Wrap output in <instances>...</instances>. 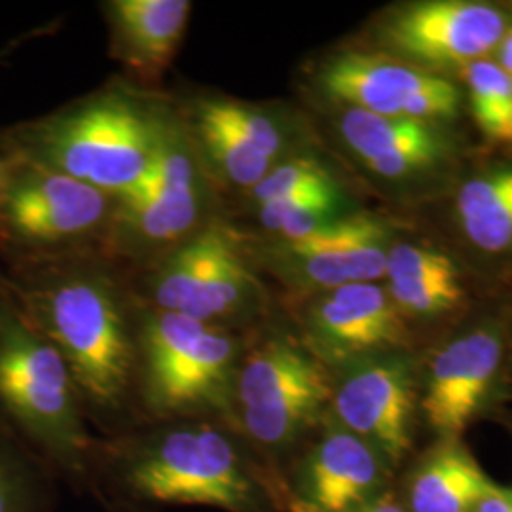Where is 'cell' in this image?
<instances>
[{"label": "cell", "mask_w": 512, "mask_h": 512, "mask_svg": "<svg viewBox=\"0 0 512 512\" xmlns=\"http://www.w3.org/2000/svg\"><path fill=\"white\" fill-rule=\"evenodd\" d=\"M61 478L0 425V512H57Z\"/></svg>", "instance_id": "44dd1931"}, {"label": "cell", "mask_w": 512, "mask_h": 512, "mask_svg": "<svg viewBox=\"0 0 512 512\" xmlns=\"http://www.w3.org/2000/svg\"><path fill=\"white\" fill-rule=\"evenodd\" d=\"M456 262L433 247L418 243H397L387 253V283H412L439 275L458 274Z\"/></svg>", "instance_id": "484cf974"}, {"label": "cell", "mask_w": 512, "mask_h": 512, "mask_svg": "<svg viewBox=\"0 0 512 512\" xmlns=\"http://www.w3.org/2000/svg\"><path fill=\"white\" fill-rule=\"evenodd\" d=\"M456 213L476 249L490 255L512 249V167H497L463 184Z\"/></svg>", "instance_id": "ffe728a7"}, {"label": "cell", "mask_w": 512, "mask_h": 512, "mask_svg": "<svg viewBox=\"0 0 512 512\" xmlns=\"http://www.w3.org/2000/svg\"><path fill=\"white\" fill-rule=\"evenodd\" d=\"M173 110L110 86L42 118L0 131V158L38 165L118 198L152 164Z\"/></svg>", "instance_id": "3957f363"}, {"label": "cell", "mask_w": 512, "mask_h": 512, "mask_svg": "<svg viewBox=\"0 0 512 512\" xmlns=\"http://www.w3.org/2000/svg\"><path fill=\"white\" fill-rule=\"evenodd\" d=\"M351 512H410L406 511V507H404L403 503H401V499L397 497L395 494V488L391 490V492H387V494L382 495V497H378V499H374V501H370V503H366L363 507H359V509H355V511Z\"/></svg>", "instance_id": "83f0119b"}, {"label": "cell", "mask_w": 512, "mask_h": 512, "mask_svg": "<svg viewBox=\"0 0 512 512\" xmlns=\"http://www.w3.org/2000/svg\"><path fill=\"white\" fill-rule=\"evenodd\" d=\"M391 249L389 222L372 213H351L321 232L296 241H268L251 247L255 264L296 293H325L385 277Z\"/></svg>", "instance_id": "8fae6325"}, {"label": "cell", "mask_w": 512, "mask_h": 512, "mask_svg": "<svg viewBox=\"0 0 512 512\" xmlns=\"http://www.w3.org/2000/svg\"><path fill=\"white\" fill-rule=\"evenodd\" d=\"M336 129L359 162L391 181L423 173L444 162L452 152V141L439 124L404 116L340 110Z\"/></svg>", "instance_id": "9a60e30c"}, {"label": "cell", "mask_w": 512, "mask_h": 512, "mask_svg": "<svg viewBox=\"0 0 512 512\" xmlns=\"http://www.w3.org/2000/svg\"><path fill=\"white\" fill-rule=\"evenodd\" d=\"M507 33L505 14L471 0L416 2L389 14L378 40L395 59L427 73L467 69L499 48Z\"/></svg>", "instance_id": "7c38bea8"}, {"label": "cell", "mask_w": 512, "mask_h": 512, "mask_svg": "<svg viewBox=\"0 0 512 512\" xmlns=\"http://www.w3.org/2000/svg\"><path fill=\"white\" fill-rule=\"evenodd\" d=\"M230 228V224L215 219L200 234L150 262L143 279L141 308L183 315L200 291Z\"/></svg>", "instance_id": "d6986e66"}, {"label": "cell", "mask_w": 512, "mask_h": 512, "mask_svg": "<svg viewBox=\"0 0 512 512\" xmlns=\"http://www.w3.org/2000/svg\"><path fill=\"white\" fill-rule=\"evenodd\" d=\"M497 57H499L497 65L512 76V29H507L505 37L501 40L497 48Z\"/></svg>", "instance_id": "f1b7e54d"}, {"label": "cell", "mask_w": 512, "mask_h": 512, "mask_svg": "<svg viewBox=\"0 0 512 512\" xmlns=\"http://www.w3.org/2000/svg\"><path fill=\"white\" fill-rule=\"evenodd\" d=\"M4 164L0 253L10 264L76 255L92 241L105 243L116 209L114 196L38 165Z\"/></svg>", "instance_id": "ba28073f"}, {"label": "cell", "mask_w": 512, "mask_h": 512, "mask_svg": "<svg viewBox=\"0 0 512 512\" xmlns=\"http://www.w3.org/2000/svg\"><path fill=\"white\" fill-rule=\"evenodd\" d=\"M395 471L368 442L323 420L279 476L283 512H351L391 492Z\"/></svg>", "instance_id": "30bf717a"}, {"label": "cell", "mask_w": 512, "mask_h": 512, "mask_svg": "<svg viewBox=\"0 0 512 512\" xmlns=\"http://www.w3.org/2000/svg\"><path fill=\"white\" fill-rule=\"evenodd\" d=\"M109 25L110 57L143 86L162 80L181 48L192 2L110 0L103 4Z\"/></svg>", "instance_id": "e0dca14e"}, {"label": "cell", "mask_w": 512, "mask_h": 512, "mask_svg": "<svg viewBox=\"0 0 512 512\" xmlns=\"http://www.w3.org/2000/svg\"><path fill=\"white\" fill-rule=\"evenodd\" d=\"M338 183L329 167L311 154H291L270 169V173L245 194L247 203L258 205L275 202L298 192Z\"/></svg>", "instance_id": "cb8c5ba5"}, {"label": "cell", "mask_w": 512, "mask_h": 512, "mask_svg": "<svg viewBox=\"0 0 512 512\" xmlns=\"http://www.w3.org/2000/svg\"><path fill=\"white\" fill-rule=\"evenodd\" d=\"M103 512H158L152 507H143V505H135V503H122V501H107L101 503Z\"/></svg>", "instance_id": "f546056e"}, {"label": "cell", "mask_w": 512, "mask_h": 512, "mask_svg": "<svg viewBox=\"0 0 512 512\" xmlns=\"http://www.w3.org/2000/svg\"><path fill=\"white\" fill-rule=\"evenodd\" d=\"M211 203L213 181L181 114L173 112L145 177L116 198L103 247L150 264L209 226Z\"/></svg>", "instance_id": "52a82bcc"}, {"label": "cell", "mask_w": 512, "mask_h": 512, "mask_svg": "<svg viewBox=\"0 0 512 512\" xmlns=\"http://www.w3.org/2000/svg\"><path fill=\"white\" fill-rule=\"evenodd\" d=\"M330 395L332 372L298 336L249 332L228 423L274 476L277 490L285 465L327 418Z\"/></svg>", "instance_id": "5b68a950"}, {"label": "cell", "mask_w": 512, "mask_h": 512, "mask_svg": "<svg viewBox=\"0 0 512 512\" xmlns=\"http://www.w3.org/2000/svg\"><path fill=\"white\" fill-rule=\"evenodd\" d=\"M385 289L406 321L440 317L456 310L465 298L459 272L412 283H387Z\"/></svg>", "instance_id": "d4e9b609"}, {"label": "cell", "mask_w": 512, "mask_h": 512, "mask_svg": "<svg viewBox=\"0 0 512 512\" xmlns=\"http://www.w3.org/2000/svg\"><path fill=\"white\" fill-rule=\"evenodd\" d=\"M332 372L329 416L368 442L399 473L414 450L418 368L406 349L357 359Z\"/></svg>", "instance_id": "9c48e42d"}, {"label": "cell", "mask_w": 512, "mask_h": 512, "mask_svg": "<svg viewBox=\"0 0 512 512\" xmlns=\"http://www.w3.org/2000/svg\"><path fill=\"white\" fill-rule=\"evenodd\" d=\"M25 317L69 368L99 437L137 423V310L82 253L25 260L4 277Z\"/></svg>", "instance_id": "6da1fadb"}, {"label": "cell", "mask_w": 512, "mask_h": 512, "mask_svg": "<svg viewBox=\"0 0 512 512\" xmlns=\"http://www.w3.org/2000/svg\"><path fill=\"white\" fill-rule=\"evenodd\" d=\"M505 357L497 323H480L433 353L420 382V414L437 439H461L488 401Z\"/></svg>", "instance_id": "5bb4252c"}, {"label": "cell", "mask_w": 512, "mask_h": 512, "mask_svg": "<svg viewBox=\"0 0 512 512\" xmlns=\"http://www.w3.org/2000/svg\"><path fill=\"white\" fill-rule=\"evenodd\" d=\"M310 296L298 338L329 370L406 348L408 321L380 283H355Z\"/></svg>", "instance_id": "4fadbf2b"}, {"label": "cell", "mask_w": 512, "mask_h": 512, "mask_svg": "<svg viewBox=\"0 0 512 512\" xmlns=\"http://www.w3.org/2000/svg\"><path fill=\"white\" fill-rule=\"evenodd\" d=\"M256 222L272 241L308 238L348 215L340 184L317 186L255 207Z\"/></svg>", "instance_id": "7402d4cb"}, {"label": "cell", "mask_w": 512, "mask_h": 512, "mask_svg": "<svg viewBox=\"0 0 512 512\" xmlns=\"http://www.w3.org/2000/svg\"><path fill=\"white\" fill-rule=\"evenodd\" d=\"M495 486L463 439H437L410 463L395 494L410 512H473Z\"/></svg>", "instance_id": "ac0fdd59"}, {"label": "cell", "mask_w": 512, "mask_h": 512, "mask_svg": "<svg viewBox=\"0 0 512 512\" xmlns=\"http://www.w3.org/2000/svg\"><path fill=\"white\" fill-rule=\"evenodd\" d=\"M92 497L143 507L283 512L274 476L228 421H143L97 437Z\"/></svg>", "instance_id": "7a4b0ae2"}, {"label": "cell", "mask_w": 512, "mask_h": 512, "mask_svg": "<svg viewBox=\"0 0 512 512\" xmlns=\"http://www.w3.org/2000/svg\"><path fill=\"white\" fill-rule=\"evenodd\" d=\"M511 141H512V137H511Z\"/></svg>", "instance_id": "1f68e13d"}, {"label": "cell", "mask_w": 512, "mask_h": 512, "mask_svg": "<svg viewBox=\"0 0 512 512\" xmlns=\"http://www.w3.org/2000/svg\"><path fill=\"white\" fill-rule=\"evenodd\" d=\"M433 76L391 55L348 50L317 67L315 88L340 110L406 118L410 101Z\"/></svg>", "instance_id": "2e32d148"}, {"label": "cell", "mask_w": 512, "mask_h": 512, "mask_svg": "<svg viewBox=\"0 0 512 512\" xmlns=\"http://www.w3.org/2000/svg\"><path fill=\"white\" fill-rule=\"evenodd\" d=\"M4 177H6V164L0 160V196H2V186H4Z\"/></svg>", "instance_id": "4dcf8cb0"}, {"label": "cell", "mask_w": 512, "mask_h": 512, "mask_svg": "<svg viewBox=\"0 0 512 512\" xmlns=\"http://www.w3.org/2000/svg\"><path fill=\"white\" fill-rule=\"evenodd\" d=\"M0 425L44 459L63 484L92 495L97 437L57 349L10 293L0 275Z\"/></svg>", "instance_id": "277c9868"}, {"label": "cell", "mask_w": 512, "mask_h": 512, "mask_svg": "<svg viewBox=\"0 0 512 512\" xmlns=\"http://www.w3.org/2000/svg\"><path fill=\"white\" fill-rule=\"evenodd\" d=\"M471 109L478 128L495 141H511L512 76L494 61H476L465 69Z\"/></svg>", "instance_id": "603a6c76"}, {"label": "cell", "mask_w": 512, "mask_h": 512, "mask_svg": "<svg viewBox=\"0 0 512 512\" xmlns=\"http://www.w3.org/2000/svg\"><path fill=\"white\" fill-rule=\"evenodd\" d=\"M247 338L249 332L139 306L137 423L181 418L230 420L236 372Z\"/></svg>", "instance_id": "8992f818"}, {"label": "cell", "mask_w": 512, "mask_h": 512, "mask_svg": "<svg viewBox=\"0 0 512 512\" xmlns=\"http://www.w3.org/2000/svg\"><path fill=\"white\" fill-rule=\"evenodd\" d=\"M473 512H512V488L497 484L494 490L476 505Z\"/></svg>", "instance_id": "4316f807"}]
</instances>
